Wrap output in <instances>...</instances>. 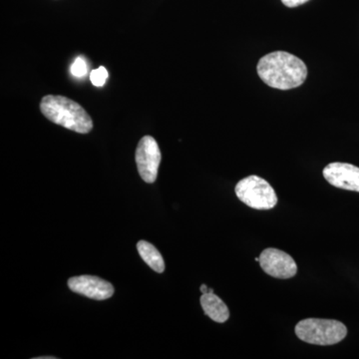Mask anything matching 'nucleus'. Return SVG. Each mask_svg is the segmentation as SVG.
Returning a JSON list of instances; mask_svg holds the SVG:
<instances>
[{"instance_id": "1", "label": "nucleus", "mask_w": 359, "mask_h": 359, "mask_svg": "<svg viewBox=\"0 0 359 359\" xmlns=\"http://www.w3.org/2000/svg\"><path fill=\"white\" fill-rule=\"evenodd\" d=\"M257 70L264 83L278 90L297 88L308 77V68L304 61L285 51L271 52L263 56Z\"/></svg>"}, {"instance_id": "2", "label": "nucleus", "mask_w": 359, "mask_h": 359, "mask_svg": "<svg viewBox=\"0 0 359 359\" xmlns=\"http://www.w3.org/2000/svg\"><path fill=\"white\" fill-rule=\"evenodd\" d=\"M42 114L54 124L80 134L93 129V121L81 105L65 96L47 95L40 103Z\"/></svg>"}, {"instance_id": "3", "label": "nucleus", "mask_w": 359, "mask_h": 359, "mask_svg": "<svg viewBox=\"0 0 359 359\" xmlns=\"http://www.w3.org/2000/svg\"><path fill=\"white\" fill-rule=\"evenodd\" d=\"M295 334L302 341L316 346H334L346 339L347 328L334 320L306 318L295 325Z\"/></svg>"}, {"instance_id": "4", "label": "nucleus", "mask_w": 359, "mask_h": 359, "mask_svg": "<svg viewBox=\"0 0 359 359\" xmlns=\"http://www.w3.org/2000/svg\"><path fill=\"white\" fill-rule=\"evenodd\" d=\"M235 192L241 202L255 210H271L278 204V196L273 187L256 175L241 180Z\"/></svg>"}, {"instance_id": "5", "label": "nucleus", "mask_w": 359, "mask_h": 359, "mask_svg": "<svg viewBox=\"0 0 359 359\" xmlns=\"http://www.w3.org/2000/svg\"><path fill=\"white\" fill-rule=\"evenodd\" d=\"M161 159L162 155L155 139L151 136L143 137L137 146L135 160L139 174L146 183L152 184L157 180Z\"/></svg>"}, {"instance_id": "6", "label": "nucleus", "mask_w": 359, "mask_h": 359, "mask_svg": "<svg viewBox=\"0 0 359 359\" xmlns=\"http://www.w3.org/2000/svg\"><path fill=\"white\" fill-rule=\"evenodd\" d=\"M259 263L264 273L273 278L287 280L294 278L297 273V266L294 259L287 252L273 248H269L262 252Z\"/></svg>"}, {"instance_id": "7", "label": "nucleus", "mask_w": 359, "mask_h": 359, "mask_svg": "<svg viewBox=\"0 0 359 359\" xmlns=\"http://www.w3.org/2000/svg\"><path fill=\"white\" fill-rule=\"evenodd\" d=\"M68 287L73 292L84 295L96 301L110 299L114 294V287L110 283L94 276H79L68 280Z\"/></svg>"}, {"instance_id": "8", "label": "nucleus", "mask_w": 359, "mask_h": 359, "mask_svg": "<svg viewBox=\"0 0 359 359\" xmlns=\"http://www.w3.org/2000/svg\"><path fill=\"white\" fill-rule=\"evenodd\" d=\"M323 177L330 185L359 193V168L348 163H330L323 169Z\"/></svg>"}, {"instance_id": "9", "label": "nucleus", "mask_w": 359, "mask_h": 359, "mask_svg": "<svg viewBox=\"0 0 359 359\" xmlns=\"http://www.w3.org/2000/svg\"><path fill=\"white\" fill-rule=\"evenodd\" d=\"M201 306L205 313L216 323H226L230 318L228 306L214 292L203 294L201 297Z\"/></svg>"}, {"instance_id": "10", "label": "nucleus", "mask_w": 359, "mask_h": 359, "mask_svg": "<svg viewBox=\"0 0 359 359\" xmlns=\"http://www.w3.org/2000/svg\"><path fill=\"white\" fill-rule=\"evenodd\" d=\"M139 255L143 261L150 266L153 271L162 273L165 271V262L159 250L156 249L154 245L146 241H140L137 244Z\"/></svg>"}, {"instance_id": "11", "label": "nucleus", "mask_w": 359, "mask_h": 359, "mask_svg": "<svg viewBox=\"0 0 359 359\" xmlns=\"http://www.w3.org/2000/svg\"><path fill=\"white\" fill-rule=\"evenodd\" d=\"M107 78L108 71L103 66H100L98 69L92 70L91 74H90V80H91L92 84L96 87L104 86Z\"/></svg>"}, {"instance_id": "12", "label": "nucleus", "mask_w": 359, "mask_h": 359, "mask_svg": "<svg viewBox=\"0 0 359 359\" xmlns=\"http://www.w3.org/2000/svg\"><path fill=\"white\" fill-rule=\"evenodd\" d=\"M70 71L73 76L78 78L84 77L87 74L86 61L82 57H78L72 66H71Z\"/></svg>"}, {"instance_id": "13", "label": "nucleus", "mask_w": 359, "mask_h": 359, "mask_svg": "<svg viewBox=\"0 0 359 359\" xmlns=\"http://www.w3.org/2000/svg\"><path fill=\"white\" fill-rule=\"evenodd\" d=\"M309 1V0H282L283 4L285 6L290 7V8L302 6V4H306Z\"/></svg>"}, {"instance_id": "14", "label": "nucleus", "mask_w": 359, "mask_h": 359, "mask_svg": "<svg viewBox=\"0 0 359 359\" xmlns=\"http://www.w3.org/2000/svg\"><path fill=\"white\" fill-rule=\"evenodd\" d=\"M200 290L202 294H207V292H210V289H208V287L205 285H201Z\"/></svg>"}, {"instance_id": "15", "label": "nucleus", "mask_w": 359, "mask_h": 359, "mask_svg": "<svg viewBox=\"0 0 359 359\" xmlns=\"http://www.w3.org/2000/svg\"><path fill=\"white\" fill-rule=\"evenodd\" d=\"M53 356H42V358H37V359H54Z\"/></svg>"}]
</instances>
